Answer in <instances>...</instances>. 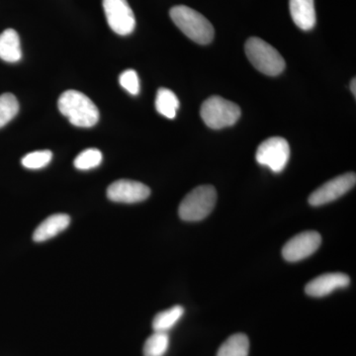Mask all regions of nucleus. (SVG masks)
Instances as JSON below:
<instances>
[{
	"mask_svg": "<svg viewBox=\"0 0 356 356\" xmlns=\"http://www.w3.org/2000/svg\"><path fill=\"white\" fill-rule=\"evenodd\" d=\"M58 107L60 113L76 127H93L99 120L97 106L81 91H65L58 98Z\"/></svg>",
	"mask_w": 356,
	"mask_h": 356,
	"instance_id": "1",
	"label": "nucleus"
},
{
	"mask_svg": "<svg viewBox=\"0 0 356 356\" xmlns=\"http://www.w3.org/2000/svg\"><path fill=\"white\" fill-rule=\"evenodd\" d=\"M170 15L178 29L195 43L207 44L214 39V27L210 21L191 7H172Z\"/></svg>",
	"mask_w": 356,
	"mask_h": 356,
	"instance_id": "2",
	"label": "nucleus"
},
{
	"mask_svg": "<svg viewBox=\"0 0 356 356\" xmlns=\"http://www.w3.org/2000/svg\"><path fill=\"white\" fill-rule=\"evenodd\" d=\"M217 202V192L212 185H201L189 192L178 209L180 219L185 222L202 221L209 216Z\"/></svg>",
	"mask_w": 356,
	"mask_h": 356,
	"instance_id": "3",
	"label": "nucleus"
},
{
	"mask_svg": "<svg viewBox=\"0 0 356 356\" xmlns=\"http://www.w3.org/2000/svg\"><path fill=\"white\" fill-rule=\"evenodd\" d=\"M245 50L255 69L266 76H278L285 69L286 64L280 51L261 38L252 37L248 39Z\"/></svg>",
	"mask_w": 356,
	"mask_h": 356,
	"instance_id": "4",
	"label": "nucleus"
},
{
	"mask_svg": "<svg viewBox=\"0 0 356 356\" xmlns=\"http://www.w3.org/2000/svg\"><path fill=\"white\" fill-rule=\"evenodd\" d=\"M241 114L238 105L220 96H211L203 102L200 110L204 123L214 130L235 125Z\"/></svg>",
	"mask_w": 356,
	"mask_h": 356,
	"instance_id": "5",
	"label": "nucleus"
},
{
	"mask_svg": "<svg viewBox=\"0 0 356 356\" xmlns=\"http://www.w3.org/2000/svg\"><path fill=\"white\" fill-rule=\"evenodd\" d=\"M255 159L259 165L267 166L273 172L280 173L286 168L289 161V144L284 138H269L257 147Z\"/></svg>",
	"mask_w": 356,
	"mask_h": 356,
	"instance_id": "6",
	"label": "nucleus"
},
{
	"mask_svg": "<svg viewBox=\"0 0 356 356\" xmlns=\"http://www.w3.org/2000/svg\"><path fill=\"white\" fill-rule=\"evenodd\" d=\"M105 17L112 31L120 36L132 34L136 18L127 0H103Z\"/></svg>",
	"mask_w": 356,
	"mask_h": 356,
	"instance_id": "7",
	"label": "nucleus"
},
{
	"mask_svg": "<svg viewBox=\"0 0 356 356\" xmlns=\"http://www.w3.org/2000/svg\"><path fill=\"white\" fill-rule=\"evenodd\" d=\"M356 175L355 172H348L339 175L334 179L325 182L313 192L309 197V204L312 206H323L341 198L355 186Z\"/></svg>",
	"mask_w": 356,
	"mask_h": 356,
	"instance_id": "8",
	"label": "nucleus"
},
{
	"mask_svg": "<svg viewBox=\"0 0 356 356\" xmlns=\"http://www.w3.org/2000/svg\"><path fill=\"white\" fill-rule=\"evenodd\" d=\"M322 243V236L318 232L306 231L299 235L293 236L291 240L285 243L282 255L285 261L297 262L303 261L307 257L315 254Z\"/></svg>",
	"mask_w": 356,
	"mask_h": 356,
	"instance_id": "9",
	"label": "nucleus"
},
{
	"mask_svg": "<svg viewBox=\"0 0 356 356\" xmlns=\"http://www.w3.org/2000/svg\"><path fill=\"white\" fill-rule=\"evenodd\" d=\"M149 195V187L134 180H117L107 188V197L116 203H139L146 200Z\"/></svg>",
	"mask_w": 356,
	"mask_h": 356,
	"instance_id": "10",
	"label": "nucleus"
},
{
	"mask_svg": "<svg viewBox=\"0 0 356 356\" xmlns=\"http://www.w3.org/2000/svg\"><path fill=\"white\" fill-rule=\"evenodd\" d=\"M350 284V276L341 273H327L318 276L306 285L305 292L311 297L327 296L334 290L348 287Z\"/></svg>",
	"mask_w": 356,
	"mask_h": 356,
	"instance_id": "11",
	"label": "nucleus"
},
{
	"mask_svg": "<svg viewBox=\"0 0 356 356\" xmlns=\"http://www.w3.org/2000/svg\"><path fill=\"white\" fill-rule=\"evenodd\" d=\"M70 217L67 214H54L47 218L35 229L33 241L43 243L55 238L58 234L69 228Z\"/></svg>",
	"mask_w": 356,
	"mask_h": 356,
	"instance_id": "12",
	"label": "nucleus"
},
{
	"mask_svg": "<svg viewBox=\"0 0 356 356\" xmlns=\"http://www.w3.org/2000/svg\"><path fill=\"white\" fill-rule=\"evenodd\" d=\"M290 14L295 25L304 31H310L316 25L314 0H289Z\"/></svg>",
	"mask_w": 356,
	"mask_h": 356,
	"instance_id": "13",
	"label": "nucleus"
},
{
	"mask_svg": "<svg viewBox=\"0 0 356 356\" xmlns=\"http://www.w3.org/2000/svg\"><path fill=\"white\" fill-rule=\"evenodd\" d=\"M0 58L7 63H17L22 58L20 38L14 29H6L0 34Z\"/></svg>",
	"mask_w": 356,
	"mask_h": 356,
	"instance_id": "14",
	"label": "nucleus"
},
{
	"mask_svg": "<svg viewBox=\"0 0 356 356\" xmlns=\"http://www.w3.org/2000/svg\"><path fill=\"white\" fill-rule=\"evenodd\" d=\"M184 307L179 305L161 312L154 318V331L159 332H170L179 322L180 318L184 317Z\"/></svg>",
	"mask_w": 356,
	"mask_h": 356,
	"instance_id": "15",
	"label": "nucleus"
},
{
	"mask_svg": "<svg viewBox=\"0 0 356 356\" xmlns=\"http://www.w3.org/2000/svg\"><path fill=\"white\" fill-rule=\"evenodd\" d=\"M179 108V100L170 89L159 88L156 97V109L168 119H175Z\"/></svg>",
	"mask_w": 356,
	"mask_h": 356,
	"instance_id": "16",
	"label": "nucleus"
},
{
	"mask_svg": "<svg viewBox=\"0 0 356 356\" xmlns=\"http://www.w3.org/2000/svg\"><path fill=\"white\" fill-rule=\"evenodd\" d=\"M250 341L245 334H233L222 344L217 356H248Z\"/></svg>",
	"mask_w": 356,
	"mask_h": 356,
	"instance_id": "17",
	"label": "nucleus"
},
{
	"mask_svg": "<svg viewBox=\"0 0 356 356\" xmlns=\"http://www.w3.org/2000/svg\"><path fill=\"white\" fill-rule=\"evenodd\" d=\"M170 348L168 332H154L145 343L144 356H163Z\"/></svg>",
	"mask_w": 356,
	"mask_h": 356,
	"instance_id": "18",
	"label": "nucleus"
},
{
	"mask_svg": "<svg viewBox=\"0 0 356 356\" xmlns=\"http://www.w3.org/2000/svg\"><path fill=\"white\" fill-rule=\"evenodd\" d=\"M19 112V103L13 93L0 95V128L13 120Z\"/></svg>",
	"mask_w": 356,
	"mask_h": 356,
	"instance_id": "19",
	"label": "nucleus"
},
{
	"mask_svg": "<svg viewBox=\"0 0 356 356\" xmlns=\"http://www.w3.org/2000/svg\"><path fill=\"white\" fill-rule=\"evenodd\" d=\"M102 152L97 149H88L81 152L74 161V168L79 170H89L97 168L102 163Z\"/></svg>",
	"mask_w": 356,
	"mask_h": 356,
	"instance_id": "20",
	"label": "nucleus"
},
{
	"mask_svg": "<svg viewBox=\"0 0 356 356\" xmlns=\"http://www.w3.org/2000/svg\"><path fill=\"white\" fill-rule=\"evenodd\" d=\"M53 154L51 151H37L26 154L21 163L28 170H41L51 163Z\"/></svg>",
	"mask_w": 356,
	"mask_h": 356,
	"instance_id": "21",
	"label": "nucleus"
},
{
	"mask_svg": "<svg viewBox=\"0 0 356 356\" xmlns=\"http://www.w3.org/2000/svg\"><path fill=\"white\" fill-rule=\"evenodd\" d=\"M119 83L122 88L132 95H138L140 92V79L137 72L134 70H126L119 77Z\"/></svg>",
	"mask_w": 356,
	"mask_h": 356,
	"instance_id": "22",
	"label": "nucleus"
},
{
	"mask_svg": "<svg viewBox=\"0 0 356 356\" xmlns=\"http://www.w3.org/2000/svg\"><path fill=\"white\" fill-rule=\"evenodd\" d=\"M356 79H355H355H353V81H351V83H350V90H351V92L353 93V95H355V97L356 96Z\"/></svg>",
	"mask_w": 356,
	"mask_h": 356,
	"instance_id": "23",
	"label": "nucleus"
}]
</instances>
